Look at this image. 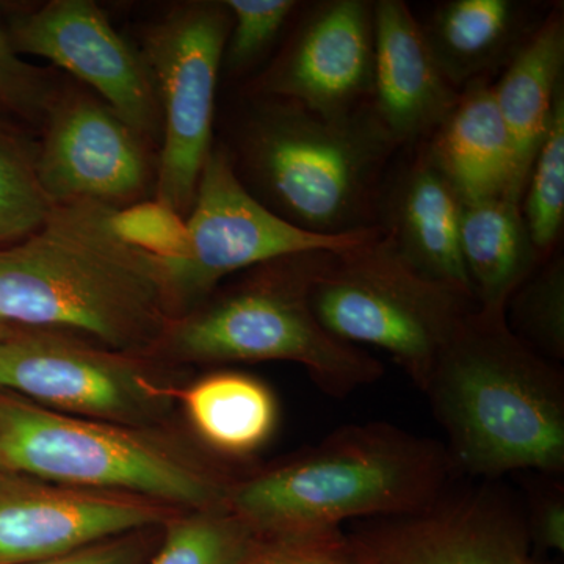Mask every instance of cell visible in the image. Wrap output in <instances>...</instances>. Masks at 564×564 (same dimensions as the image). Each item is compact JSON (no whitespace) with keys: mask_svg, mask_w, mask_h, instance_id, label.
Masks as SVG:
<instances>
[{"mask_svg":"<svg viewBox=\"0 0 564 564\" xmlns=\"http://www.w3.org/2000/svg\"><path fill=\"white\" fill-rule=\"evenodd\" d=\"M333 252H299L247 270L242 282L176 318L161 345L193 362L299 364L333 399L377 383L383 364L333 336L311 302Z\"/></svg>","mask_w":564,"mask_h":564,"instance_id":"5b68a950","label":"cell"},{"mask_svg":"<svg viewBox=\"0 0 564 564\" xmlns=\"http://www.w3.org/2000/svg\"><path fill=\"white\" fill-rule=\"evenodd\" d=\"M511 332L538 355L564 359V259L554 254L538 265L507 304Z\"/></svg>","mask_w":564,"mask_h":564,"instance_id":"484cf974","label":"cell"},{"mask_svg":"<svg viewBox=\"0 0 564 564\" xmlns=\"http://www.w3.org/2000/svg\"><path fill=\"white\" fill-rule=\"evenodd\" d=\"M161 540L158 529L140 530L29 564H148Z\"/></svg>","mask_w":564,"mask_h":564,"instance_id":"4dcf8cb0","label":"cell"},{"mask_svg":"<svg viewBox=\"0 0 564 564\" xmlns=\"http://www.w3.org/2000/svg\"><path fill=\"white\" fill-rule=\"evenodd\" d=\"M259 536L226 508L174 516L148 564H240Z\"/></svg>","mask_w":564,"mask_h":564,"instance_id":"603a6c76","label":"cell"},{"mask_svg":"<svg viewBox=\"0 0 564 564\" xmlns=\"http://www.w3.org/2000/svg\"><path fill=\"white\" fill-rule=\"evenodd\" d=\"M39 147L0 121V245L21 242L46 221L52 203L36 176Z\"/></svg>","mask_w":564,"mask_h":564,"instance_id":"cb8c5ba5","label":"cell"},{"mask_svg":"<svg viewBox=\"0 0 564 564\" xmlns=\"http://www.w3.org/2000/svg\"><path fill=\"white\" fill-rule=\"evenodd\" d=\"M373 50V2L317 3L258 80L256 95L325 118L348 117L372 104Z\"/></svg>","mask_w":564,"mask_h":564,"instance_id":"9a60e30c","label":"cell"},{"mask_svg":"<svg viewBox=\"0 0 564 564\" xmlns=\"http://www.w3.org/2000/svg\"><path fill=\"white\" fill-rule=\"evenodd\" d=\"M231 29L226 41L228 68L242 73L250 68L278 39L299 2L293 0H226Z\"/></svg>","mask_w":564,"mask_h":564,"instance_id":"83f0119b","label":"cell"},{"mask_svg":"<svg viewBox=\"0 0 564 564\" xmlns=\"http://www.w3.org/2000/svg\"><path fill=\"white\" fill-rule=\"evenodd\" d=\"M191 252L166 263L182 306L199 302L229 274L307 251H344L369 240L380 226L325 237L282 220L259 202L237 173L232 158L212 148L187 215Z\"/></svg>","mask_w":564,"mask_h":564,"instance_id":"9c48e42d","label":"cell"},{"mask_svg":"<svg viewBox=\"0 0 564 564\" xmlns=\"http://www.w3.org/2000/svg\"><path fill=\"white\" fill-rule=\"evenodd\" d=\"M129 494L88 491L0 470V564L52 558L140 530L176 513Z\"/></svg>","mask_w":564,"mask_h":564,"instance_id":"5bb4252c","label":"cell"},{"mask_svg":"<svg viewBox=\"0 0 564 564\" xmlns=\"http://www.w3.org/2000/svg\"><path fill=\"white\" fill-rule=\"evenodd\" d=\"M459 247L475 300L486 310H507L514 292L543 263L521 203L507 196L463 202Z\"/></svg>","mask_w":564,"mask_h":564,"instance_id":"44dd1931","label":"cell"},{"mask_svg":"<svg viewBox=\"0 0 564 564\" xmlns=\"http://www.w3.org/2000/svg\"><path fill=\"white\" fill-rule=\"evenodd\" d=\"M240 564H366L358 544L343 529L259 538Z\"/></svg>","mask_w":564,"mask_h":564,"instance_id":"f546056e","label":"cell"},{"mask_svg":"<svg viewBox=\"0 0 564 564\" xmlns=\"http://www.w3.org/2000/svg\"><path fill=\"white\" fill-rule=\"evenodd\" d=\"M231 29L225 2H191L155 22L141 54L162 115L155 198L187 218L212 151L215 93Z\"/></svg>","mask_w":564,"mask_h":564,"instance_id":"ba28073f","label":"cell"},{"mask_svg":"<svg viewBox=\"0 0 564 564\" xmlns=\"http://www.w3.org/2000/svg\"><path fill=\"white\" fill-rule=\"evenodd\" d=\"M425 141L463 202L499 196L522 202L513 140L488 80L459 91L454 109Z\"/></svg>","mask_w":564,"mask_h":564,"instance_id":"ac0fdd59","label":"cell"},{"mask_svg":"<svg viewBox=\"0 0 564 564\" xmlns=\"http://www.w3.org/2000/svg\"><path fill=\"white\" fill-rule=\"evenodd\" d=\"M372 106L400 147L429 140L459 91L434 61L421 21L402 0L373 2Z\"/></svg>","mask_w":564,"mask_h":564,"instance_id":"2e32d148","label":"cell"},{"mask_svg":"<svg viewBox=\"0 0 564 564\" xmlns=\"http://www.w3.org/2000/svg\"><path fill=\"white\" fill-rule=\"evenodd\" d=\"M422 392L458 474H564V375L511 332L507 310L475 307Z\"/></svg>","mask_w":564,"mask_h":564,"instance_id":"7a4b0ae2","label":"cell"},{"mask_svg":"<svg viewBox=\"0 0 564 564\" xmlns=\"http://www.w3.org/2000/svg\"><path fill=\"white\" fill-rule=\"evenodd\" d=\"M421 28L434 61L458 91L486 80L532 35L525 33L524 7L511 0H448Z\"/></svg>","mask_w":564,"mask_h":564,"instance_id":"ffe728a7","label":"cell"},{"mask_svg":"<svg viewBox=\"0 0 564 564\" xmlns=\"http://www.w3.org/2000/svg\"><path fill=\"white\" fill-rule=\"evenodd\" d=\"M58 90L50 74L21 57L0 18V111L25 121H44Z\"/></svg>","mask_w":564,"mask_h":564,"instance_id":"f1b7e54d","label":"cell"},{"mask_svg":"<svg viewBox=\"0 0 564 564\" xmlns=\"http://www.w3.org/2000/svg\"><path fill=\"white\" fill-rule=\"evenodd\" d=\"M20 54L46 58L99 95L144 141L162 137V115L151 70L141 52L111 28L90 0H51L6 21Z\"/></svg>","mask_w":564,"mask_h":564,"instance_id":"7c38bea8","label":"cell"},{"mask_svg":"<svg viewBox=\"0 0 564 564\" xmlns=\"http://www.w3.org/2000/svg\"><path fill=\"white\" fill-rule=\"evenodd\" d=\"M0 459L10 473L188 511L225 508L234 480L133 426L47 410L0 392Z\"/></svg>","mask_w":564,"mask_h":564,"instance_id":"8992f818","label":"cell"},{"mask_svg":"<svg viewBox=\"0 0 564 564\" xmlns=\"http://www.w3.org/2000/svg\"><path fill=\"white\" fill-rule=\"evenodd\" d=\"M527 527L536 551L564 552V492L558 486L540 489L525 511Z\"/></svg>","mask_w":564,"mask_h":564,"instance_id":"1f68e13d","label":"cell"},{"mask_svg":"<svg viewBox=\"0 0 564 564\" xmlns=\"http://www.w3.org/2000/svg\"><path fill=\"white\" fill-rule=\"evenodd\" d=\"M0 470H7L6 467H3L2 459H0Z\"/></svg>","mask_w":564,"mask_h":564,"instance_id":"d6a6232c","label":"cell"},{"mask_svg":"<svg viewBox=\"0 0 564 564\" xmlns=\"http://www.w3.org/2000/svg\"><path fill=\"white\" fill-rule=\"evenodd\" d=\"M0 389L47 410L124 426L154 421L173 397L131 356L47 329L0 337Z\"/></svg>","mask_w":564,"mask_h":564,"instance_id":"30bf717a","label":"cell"},{"mask_svg":"<svg viewBox=\"0 0 564 564\" xmlns=\"http://www.w3.org/2000/svg\"><path fill=\"white\" fill-rule=\"evenodd\" d=\"M350 534L366 564H555L533 547L525 511L496 481L451 489L419 513Z\"/></svg>","mask_w":564,"mask_h":564,"instance_id":"8fae6325","label":"cell"},{"mask_svg":"<svg viewBox=\"0 0 564 564\" xmlns=\"http://www.w3.org/2000/svg\"><path fill=\"white\" fill-rule=\"evenodd\" d=\"M458 475L445 444L388 422L351 423L269 469L234 480L225 508L259 538L419 513Z\"/></svg>","mask_w":564,"mask_h":564,"instance_id":"3957f363","label":"cell"},{"mask_svg":"<svg viewBox=\"0 0 564 564\" xmlns=\"http://www.w3.org/2000/svg\"><path fill=\"white\" fill-rule=\"evenodd\" d=\"M522 215L541 261L556 251L564 223V87L527 181Z\"/></svg>","mask_w":564,"mask_h":564,"instance_id":"d4e9b609","label":"cell"},{"mask_svg":"<svg viewBox=\"0 0 564 564\" xmlns=\"http://www.w3.org/2000/svg\"><path fill=\"white\" fill-rule=\"evenodd\" d=\"M311 302L333 336L388 352L421 392L445 345L478 306L473 293L415 272L381 228L333 252Z\"/></svg>","mask_w":564,"mask_h":564,"instance_id":"52a82bcc","label":"cell"},{"mask_svg":"<svg viewBox=\"0 0 564 564\" xmlns=\"http://www.w3.org/2000/svg\"><path fill=\"white\" fill-rule=\"evenodd\" d=\"M177 397L195 432L217 454H254L276 429V399L269 386L250 375H207Z\"/></svg>","mask_w":564,"mask_h":564,"instance_id":"7402d4cb","label":"cell"},{"mask_svg":"<svg viewBox=\"0 0 564 564\" xmlns=\"http://www.w3.org/2000/svg\"><path fill=\"white\" fill-rule=\"evenodd\" d=\"M397 150L372 104L325 118L272 98H259L240 143L256 198L282 220L325 237L378 226L386 169Z\"/></svg>","mask_w":564,"mask_h":564,"instance_id":"277c9868","label":"cell"},{"mask_svg":"<svg viewBox=\"0 0 564 564\" xmlns=\"http://www.w3.org/2000/svg\"><path fill=\"white\" fill-rule=\"evenodd\" d=\"M563 68L564 14L562 9H554L492 85L497 109L513 140L522 196L563 88Z\"/></svg>","mask_w":564,"mask_h":564,"instance_id":"d6986e66","label":"cell"},{"mask_svg":"<svg viewBox=\"0 0 564 564\" xmlns=\"http://www.w3.org/2000/svg\"><path fill=\"white\" fill-rule=\"evenodd\" d=\"M36 151V176L52 203L95 202L120 207L135 202L151 181L147 141L101 99L58 93Z\"/></svg>","mask_w":564,"mask_h":564,"instance_id":"4fadbf2b","label":"cell"},{"mask_svg":"<svg viewBox=\"0 0 564 564\" xmlns=\"http://www.w3.org/2000/svg\"><path fill=\"white\" fill-rule=\"evenodd\" d=\"M110 223L122 242L144 254L166 263L182 262L188 258L191 237L187 218L161 199L113 207Z\"/></svg>","mask_w":564,"mask_h":564,"instance_id":"4316f807","label":"cell"},{"mask_svg":"<svg viewBox=\"0 0 564 564\" xmlns=\"http://www.w3.org/2000/svg\"><path fill=\"white\" fill-rule=\"evenodd\" d=\"M111 210L57 204L39 231L0 248V323L87 334L122 355L162 344L181 306L169 267L122 242Z\"/></svg>","mask_w":564,"mask_h":564,"instance_id":"6da1fadb","label":"cell"},{"mask_svg":"<svg viewBox=\"0 0 564 564\" xmlns=\"http://www.w3.org/2000/svg\"><path fill=\"white\" fill-rule=\"evenodd\" d=\"M463 198L426 141L381 195L378 226L411 267L474 295L459 247ZM475 296V295H474Z\"/></svg>","mask_w":564,"mask_h":564,"instance_id":"e0dca14e","label":"cell"}]
</instances>
